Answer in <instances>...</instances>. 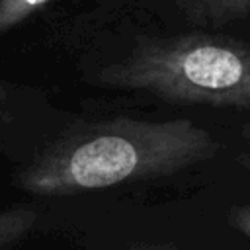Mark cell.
<instances>
[{
    "label": "cell",
    "mask_w": 250,
    "mask_h": 250,
    "mask_svg": "<svg viewBox=\"0 0 250 250\" xmlns=\"http://www.w3.org/2000/svg\"><path fill=\"white\" fill-rule=\"evenodd\" d=\"M94 82L176 104L250 111V43L205 33L145 37L100 68Z\"/></svg>",
    "instance_id": "2"
},
{
    "label": "cell",
    "mask_w": 250,
    "mask_h": 250,
    "mask_svg": "<svg viewBox=\"0 0 250 250\" xmlns=\"http://www.w3.org/2000/svg\"><path fill=\"white\" fill-rule=\"evenodd\" d=\"M4 107H6V90H4L2 86H0V119H2Z\"/></svg>",
    "instance_id": "8"
},
{
    "label": "cell",
    "mask_w": 250,
    "mask_h": 250,
    "mask_svg": "<svg viewBox=\"0 0 250 250\" xmlns=\"http://www.w3.org/2000/svg\"><path fill=\"white\" fill-rule=\"evenodd\" d=\"M51 0H0V35L37 14Z\"/></svg>",
    "instance_id": "5"
},
{
    "label": "cell",
    "mask_w": 250,
    "mask_h": 250,
    "mask_svg": "<svg viewBox=\"0 0 250 250\" xmlns=\"http://www.w3.org/2000/svg\"><path fill=\"white\" fill-rule=\"evenodd\" d=\"M242 137H244V141H246V145L250 146V119L244 123V127H242Z\"/></svg>",
    "instance_id": "7"
},
{
    "label": "cell",
    "mask_w": 250,
    "mask_h": 250,
    "mask_svg": "<svg viewBox=\"0 0 250 250\" xmlns=\"http://www.w3.org/2000/svg\"><path fill=\"white\" fill-rule=\"evenodd\" d=\"M195 20L209 25H225L250 14V0H189Z\"/></svg>",
    "instance_id": "3"
},
{
    "label": "cell",
    "mask_w": 250,
    "mask_h": 250,
    "mask_svg": "<svg viewBox=\"0 0 250 250\" xmlns=\"http://www.w3.org/2000/svg\"><path fill=\"white\" fill-rule=\"evenodd\" d=\"M234 225L246 236H250V207H242L234 211Z\"/></svg>",
    "instance_id": "6"
},
{
    "label": "cell",
    "mask_w": 250,
    "mask_h": 250,
    "mask_svg": "<svg viewBox=\"0 0 250 250\" xmlns=\"http://www.w3.org/2000/svg\"><path fill=\"white\" fill-rule=\"evenodd\" d=\"M39 213L31 205H16L0 211V250L23 240L37 225Z\"/></svg>",
    "instance_id": "4"
},
{
    "label": "cell",
    "mask_w": 250,
    "mask_h": 250,
    "mask_svg": "<svg viewBox=\"0 0 250 250\" xmlns=\"http://www.w3.org/2000/svg\"><path fill=\"white\" fill-rule=\"evenodd\" d=\"M217 139L191 119L113 117L66 129L18 176L33 195H70L176 174L217 154Z\"/></svg>",
    "instance_id": "1"
}]
</instances>
